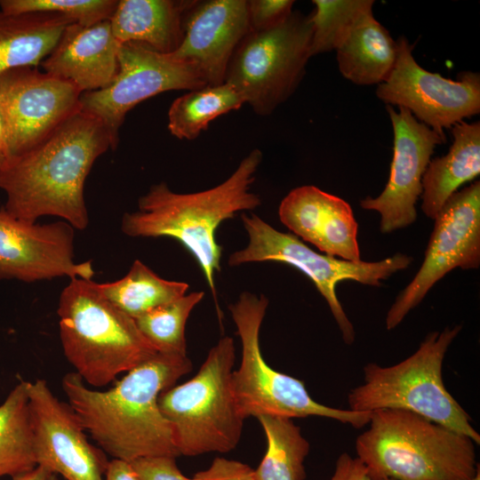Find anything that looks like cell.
I'll return each instance as SVG.
<instances>
[{
  "label": "cell",
  "instance_id": "14",
  "mask_svg": "<svg viewBox=\"0 0 480 480\" xmlns=\"http://www.w3.org/2000/svg\"><path fill=\"white\" fill-rule=\"evenodd\" d=\"M82 93L70 82L34 67L2 73L0 106L9 160L36 147L79 111Z\"/></svg>",
  "mask_w": 480,
  "mask_h": 480
},
{
  "label": "cell",
  "instance_id": "32",
  "mask_svg": "<svg viewBox=\"0 0 480 480\" xmlns=\"http://www.w3.org/2000/svg\"><path fill=\"white\" fill-rule=\"evenodd\" d=\"M117 4L116 0H0V11L8 14L56 12L90 26L109 20Z\"/></svg>",
  "mask_w": 480,
  "mask_h": 480
},
{
  "label": "cell",
  "instance_id": "26",
  "mask_svg": "<svg viewBox=\"0 0 480 480\" xmlns=\"http://www.w3.org/2000/svg\"><path fill=\"white\" fill-rule=\"evenodd\" d=\"M244 104L228 83L205 85L175 99L168 111V130L179 140H192L207 130L210 123Z\"/></svg>",
  "mask_w": 480,
  "mask_h": 480
},
{
  "label": "cell",
  "instance_id": "29",
  "mask_svg": "<svg viewBox=\"0 0 480 480\" xmlns=\"http://www.w3.org/2000/svg\"><path fill=\"white\" fill-rule=\"evenodd\" d=\"M311 57L336 50L358 15L373 0H313Z\"/></svg>",
  "mask_w": 480,
  "mask_h": 480
},
{
  "label": "cell",
  "instance_id": "16",
  "mask_svg": "<svg viewBox=\"0 0 480 480\" xmlns=\"http://www.w3.org/2000/svg\"><path fill=\"white\" fill-rule=\"evenodd\" d=\"M387 105L394 132L389 178L377 197L360 201L365 210L380 214V232L391 233L412 225L417 218L416 203L422 193V178L436 147L444 143L442 135L419 122L401 107Z\"/></svg>",
  "mask_w": 480,
  "mask_h": 480
},
{
  "label": "cell",
  "instance_id": "13",
  "mask_svg": "<svg viewBox=\"0 0 480 480\" xmlns=\"http://www.w3.org/2000/svg\"><path fill=\"white\" fill-rule=\"evenodd\" d=\"M398 52L388 77L380 84L377 97L389 106L408 109L420 123L439 134L480 112V75L464 71L457 80L420 67L406 37L396 41Z\"/></svg>",
  "mask_w": 480,
  "mask_h": 480
},
{
  "label": "cell",
  "instance_id": "8",
  "mask_svg": "<svg viewBox=\"0 0 480 480\" xmlns=\"http://www.w3.org/2000/svg\"><path fill=\"white\" fill-rule=\"evenodd\" d=\"M268 298L244 292L228 307L242 345V359L232 373V389L239 413L245 420L261 415L286 418L320 416L363 428L372 412H356L324 405L308 394L303 381L271 368L264 360L260 332Z\"/></svg>",
  "mask_w": 480,
  "mask_h": 480
},
{
  "label": "cell",
  "instance_id": "37",
  "mask_svg": "<svg viewBox=\"0 0 480 480\" xmlns=\"http://www.w3.org/2000/svg\"><path fill=\"white\" fill-rule=\"evenodd\" d=\"M104 480H140L131 462L113 459L109 460Z\"/></svg>",
  "mask_w": 480,
  "mask_h": 480
},
{
  "label": "cell",
  "instance_id": "7",
  "mask_svg": "<svg viewBox=\"0 0 480 480\" xmlns=\"http://www.w3.org/2000/svg\"><path fill=\"white\" fill-rule=\"evenodd\" d=\"M234 340L224 336L213 346L197 373L158 396L180 455L228 452L238 444L244 419L232 389Z\"/></svg>",
  "mask_w": 480,
  "mask_h": 480
},
{
  "label": "cell",
  "instance_id": "1",
  "mask_svg": "<svg viewBox=\"0 0 480 480\" xmlns=\"http://www.w3.org/2000/svg\"><path fill=\"white\" fill-rule=\"evenodd\" d=\"M192 370L187 356L156 352L111 388L92 389L76 372L61 380L68 404L99 447L114 459L180 456L159 395Z\"/></svg>",
  "mask_w": 480,
  "mask_h": 480
},
{
  "label": "cell",
  "instance_id": "10",
  "mask_svg": "<svg viewBox=\"0 0 480 480\" xmlns=\"http://www.w3.org/2000/svg\"><path fill=\"white\" fill-rule=\"evenodd\" d=\"M311 37L310 14L299 11L270 29L250 30L229 60L225 82L256 114L270 115L301 82L311 57Z\"/></svg>",
  "mask_w": 480,
  "mask_h": 480
},
{
  "label": "cell",
  "instance_id": "30",
  "mask_svg": "<svg viewBox=\"0 0 480 480\" xmlns=\"http://www.w3.org/2000/svg\"><path fill=\"white\" fill-rule=\"evenodd\" d=\"M332 195L315 186H301L282 200L278 215L294 236L316 246Z\"/></svg>",
  "mask_w": 480,
  "mask_h": 480
},
{
  "label": "cell",
  "instance_id": "12",
  "mask_svg": "<svg viewBox=\"0 0 480 480\" xmlns=\"http://www.w3.org/2000/svg\"><path fill=\"white\" fill-rule=\"evenodd\" d=\"M207 85L191 64L153 51L136 42L120 44L118 69L105 88L81 95V110L99 118L118 144L119 129L127 113L161 92L196 90Z\"/></svg>",
  "mask_w": 480,
  "mask_h": 480
},
{
  "label": "cell",
  "instance_id": "9",
  "mask_svg": "<svg viewBox=\"0 0 480 480\" xmlns=\"http://www.w3.org/2000/svg\"><path fill=\"white\" fill-rule=\"evenodd\" d=\"M248 244L228 257V265L236 267L253 262H279L290 265L307 276L324 298L340 330L344 342H354L356 332L337 298L336 286L344 280L380 286L397 271L407 268L412 258L396 253L378 261L352 262L313 251L292 233H284L256 214L242 215Z\"/></svg>",
  "mask_w": 480,
  "mask_h": 480
},
{
  "label": "cell",
  "instance_id": "23",
  "mask_svg": "<svg viewBox=\"0 0 480 480\" xmlns=\"http://www.w3.org/2000/svg\"><path fill=\"white\" fill-rule=\"evenodd\" d=\"M71 23L75 22L56 12L0 11V75L17 68H37Z\"/></svg>",
  "mask_w": 480,
  "mask_h": 480
},
{
  "label": "cell",
  "instance_id": "33",
  "mask_svg": "<svg viewBox=\"0 0 480 480\" xmlns=\"http://www.w3.org/2000/svg\"><path fill=\"white\" fill-rule=\"evenodd\" d=\"M292 0H249L248 20L251 31L270 29L284 21L292 12Z\"/></svg>",
  "mask_w": 480,
  "mask_h": 480
},
{
  "label": "cell",
  "instance_id": "39",
  "mask_svg": "<svg viewBox=\"0 0 480 480\" xmlns=\"http://www.w3.org/2000/svg\"><path fill=\"white\" fill-rule=\"evenodd\" d=\"M9 160V150L5 123L0 106V168Z\"/></svg>",
  "mask_w": 480,
  "mask_h": 480
},
{
  "label": "cell",
  "instance_id": "22",
  "mask_svg": "<svg viewBox=\"0 0 480 480\" xmlns=\"http://www.w3.org/2000/svg\"><path fill=\"white\" fill-rule=\"evenodd\" d=\"M448 153L430 160L422 178L421 210L429 219L458 188L480 173V124L461 121L452 127Z\"/></svg>",
  "mask_w": 480,
  "mask_h": 480
},
{
  "label": "cell",
  "instance_id": "3",
  "mask_svg": "<svg viewBox=\"0 0 480 480\" xmlns=\"http://www.w3.org/2000/svg\"><path fill=\"white\" fill-rule=\"evenodd\" d=\"M261 161L262 153L255 148L222 183L196 193L173 192L165 182L153 185L139 198L138 210L124 214L123 233L178 241L198 263L219 309L215 275L222 248L216 232L223 221L261 204L260 196L250 190Z\"/></svg>",
  "mask_w": 480,
  "mask_h": 480
},
{
  "label": "cell",
  "instance_id": "28",
  "mask_svg": "<svg viewBox=\"0 0 480 480\" xmlns=\"http://www.w3.org/2000/svg\"><path fill=\"white\" fill-rule=\"evenodd\" d=\"M204 296V292L185 294L134 319L136 325L157 352L187 356L186 324Z\"/></svg>",
  "mask_w": 480,
  "mask_h": 480
},
{
  "label": "cell",
  "instance_id": "17",
  "mask_svg": "<svg viewBox=\"0 0 480 480\" xmlns=\"http://www.w3.org/2000/svg\"><path fill=\"white\" fill-rule=\"evenodd\" d=\"M74 241L75 228L64 220L28 223L0 209V280H92V261L74 260Z\"/></svg>",
  "mask_w": 480,
  "mask_h": 480
},
{
  "label": "cell",
  "instance_id": "27",
  "mask_svg": "<svg viewBox=\"0 0 480 480\" xmlns=\"http://www.w3.org/2000/svg\"><path fill=\"white\" fill-rule=\"evenodd\" d=\"M260 421L266 438L267 450L254 470L257 480H305L304 461L309 444L292 419L261 415Z\"/></svg>",
  "mask_w": 480,
  "mask_h": 480
},
{
  "label": "cell",
  "instance_id": "6",
  "mask_svg": "<svg viewBox=\"0 0 480 480\" xmlns=\"http://www.w3.org/2000/svg\"><path fill=\"white\" fill-rule=\"evenodd\" d=\"M461 328L459 324L428 333L412 356L394 365L367 364L364 383L348 395L349 410H405L468 436L478 445L480 435L472 427L471 417L443 380L444 356Z\"/></svg>",
  "mask_w": 480,
  "mask_h": 480
},
{
  "label": "cell",
  "instance_id": "19",
  "mask_svg": "<svg viewBox=\"0 0 480 480\" xmlns=\"http://www.w3.org/2000/svg\"><path fill=\"white\" fill-rule=\"evenodd\" d=\"M119 46L109 20L90 26L71 23L40 66L83 93L98 91L107 87L116 75Z\"/></svg>",
  "mask_w": 480,
  "mask_h": 480
},
{
  "label": "cell",
  "instance_id": "5",
  "mask_svg": "<svg viewBox=\"0 0 480 480\" xmlns=\"http://www.w3.org/2000/svg\"><path fill=\"white\" fill-rule=\"evenodd\" d=\"M57 314L64 356L93 388L108 385L157 352L135 320L107 300L92 280L70 279Z\"/></svg>",
  "mask_w": 480,
  "mask_h": 480
},
{
  "label": "cell",
  "instance_id": "34",
  "mask_svg": "<svg viewBox=\"0 0 480 480\" xmlns=\"http://www.w3.org/2000/svg\"><path fill=\"white\" fill-rule=\"evenodd\" d=\"M131 464L140 480H194L180 472L176 458H141L131 461Z\"/></svg>",
  "mask_w": 480,
  "mask_h": 480
},
{
  "label": "cell",
  "instance_id": "4",
  "mask_svg": "<svg viewBox=\"0 0 480 480\" xmlns=\"http://www.w3.org/2000/svg\"><path fill=\"white\" fill-rule=\"evenodd\" d=\"M368 424L356 452L372 480H472L480 471L470 437L419 414L380 409Z\"/></svg>",
  "mask_w": 480,
  "mask_h": 480
},
{
  "label": "cell",
  "instance_id": "31",
  "mask_svg": "<svg viewBox=\"0 0 480 480\" xmlns=\"http://www.w3.org/2000/svg\"><path fill=\"white\" fill-rule=\"evenodd\" d=\"M316 247L330 256L361 261L357 222L349 204L340 197L332 195Z\"/></svg>",
  "mask_w": 480,
  "mask_h": 480
},
{
  "label": "cell",
  "instance_id": "40",
  "mask_svg": "<svg viewBox=\"0 0 480 480\" xmlns=\"http://www.w3.org/2000/svg\"><path fill=\"white\" fill-rule=\"evenodd\" d=\"M378 480H396V479L386 477V478H380ZM472 480H480V471L477 472L476 476Z\"/></svg>",
  "mask_w": 480,
  "mask_h": 480
},
{
  "label": "cell",
  "instance_id": "24",
  "mask_svg": "<svg viewBox=\"0 0 480 480\" xmlns=\"http://www.w3.org/2000/svg\"><path fill=\"white\" fill-rule=\"evenodd\" d=\"M95 287L107 300L136 319L184 296L189 285L185 282L164 279L136 260L124 277L108 283L95 282Z\"/></svg>",
  "mask_w": 480,
  "mask_h": 480
},
{
  "label": "cell",
  "instance_id": "20",
  "mask_svg": "<svg viewBox=\"0 0 480 480\" xmlns=\"http://www.w3.org/2000/svg\"><path fill=\"white\" fill-rule=\"evenodd\" d=\"M196 0H120L109 19L119 44L140 43L169 54L183 37V19Z\"/></svg>",
  "mask_w": 480,
  "mask_h": 480
},
{
  "label": "cell",
  "instance_id": "25",
  "mask_svg": "<svg viewBox=\"0 0 480 480\" xmlns=\"http://www.w3.org/2000/svg\"><path fill=\"white\" fill-rule=\"evenodd\" d=\"M29 381L20 380L0 404V478L37 466L28 397Z\"/></svg>",
  "mask_w": 480,
  "mask_h": 480
},
{
  "label": "cell",
  "instance_id": "21",
  "mask_svg": "<svg viewBox=\"0 0 480 480\" xmlns=\"http://www.w3.org/2000/svg\"><path fill=\"white\" fill-rule=\"evenodd\" d=\"M372 6L358 15L335 50L341 75L359 85L386 81L397 58V42L374 18Z\"/></svg>",
  "mask_w": 480,
  "mask_h": 480
},
{
  "label": "cell",
  "instance_id": "18",
  "mask_svg": "<svg viewBox=\"0 0 480 480\" xmlns=\"http://www.w3.org/2000/svg\"><path fill=\"white\" fill-rule=\"evenodd\" d=\"M250 30L246 0H196L184 15L182 41L170 54L193 65L207 85H218Z\"/></svg>",
  "mask_w": 480,
  "mask_h": 480
},
{
  "label": "cell",
  "instance_id": "2",
  "mask_svg": "<svg viewBox=\"0 0 480 480\" xmlns=\"http://www.w3.org/2000/svg\"><path fill=\"white\" fill-rule=\"evenodd\" d=\"M116 146L107 126L80 109L42 142L0 168V189L6 195L3 209L28 223L52 215L74 228H86V177L97 158Z\"/></svg>",
  "mask_w": 480,
  "mask_h": 480
},
{
  "label": "cell",
  "instance_id": "15",
  "mask_svg": "<svg viewBox=\"0 0 480 480\" xmlns=\"http://www.w3.org/2000/svg\"><path fill=\"white\" fill-rule=\"evenodd\" d=\"M28 397L37 465L65 480H104L109 460L88 441L70 404L59 400L42 379L29 381Z\"/></svg>",
  "mask_w": 480,
  "mask_h": 480
},
{
  "label": "cell",
  "instance_id": "11",
  "mask_svg": "<svg viewBox=\"0 0 480 480\" xmlns=\"http://www.w3.org/2000/svg\"><path fill=\"white\" fill-rule=\"evenodd\" d=\"M434 220L423 262L389 308L387 330L396 328L447 273L479 268L480 181L452 194Z\"/></svg>",
  "mask_w": 480,
  "mask_h": 480
},
{
  "label": "cell",
  "instance_id": "36",
  "mask_svg": "<svg viewBox=\"0 0 480 480\" xmlns=\"http://www.w3.org/2000/svg\"><path fill=\"white\" fill-rule=\"evenodd\" d=\"M330 480H372L365 465L356 457L341 453Z\"/></svg>",
  "mask_w": 480,
  "mask_h": 480
},
{
  "label": "cell",
  "instance_id": "38",
  "mask_svg": "<svg viewBox=\"0 0 480 480\" xmlns=\"http://www.w3.org/2000/svg\"><path fill=\"white\" fill-rule=\"evenodd\" d=\"M52 474L46 468L37 465L31 470L12 476V480H50Z\"/></svg>",
  "mask_w": 480,
  "mask_h": 480
},
{
  "label": "cell",
  "instance_id": "41",
  "mask_svg": "<svg viewBox=\"0 0 480 480\" xmlns=\"http://www.w3.org/2000/svg\"><path fill=\"white\" fill-rule=\"evenodd\" d=\"M50 480H59V479H58L56 474L53 473V474L51 476Z\"/></svg>",
  "mask_w": 480,
  "mask_h": 480
},
{
  "label": "cell",
  "instance_id": "35",
  "mask_svg": "<svg viewBox=\"0 0 480 480\" xmlns=\"http://www.w3.org/2000/svg\"><path fill=\"white\" fill-rule=\"evenodd\" d=\"M194 480H257L247 464L222 457L215 458L209 468L195 474Z\"/></svg>",
  "mask_w": 480,
  "mask_h": 480
}]
</instances>
